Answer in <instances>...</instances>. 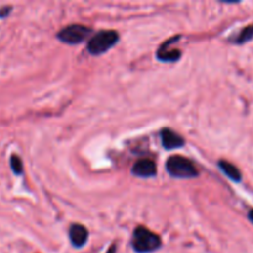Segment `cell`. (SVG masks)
Wrapping results in <instances>:
<instances>
[{
  "label": "cell",
  "mask_w": 253,
  "mask_h": 253,
  "mask_svg": "<svg viewBox=\"0 0 253 253\" xmlns=\"http://www.w3.org/2000/svg\"><path fill=\"white\" fill-rule=\"evenodd\" d=\"M162 245L161 237L145 226H137L132 235V249L137 253H152Z\"/></svg>",
  "instance_id": "6da1fadb"
},
{
  "label": "cell",
  "mask_w": 253,
  "mask_h": 253,
  "mask_svg": "<svg viewBox=\"0 0 253 253\" xmlns=\"http://www.w3.org/2000/svg\"><path fill=\"white\" fill-rule=\"evenodd\" d=\"M166 169L172 177L178 179H190L199 175L197 167L194 163L187 157L175 155L170 156L166 163Z\"/></svg>",
  "instance_id": "7a4b0ae2"
},
{
  "label": "cell",
  "mask_w": 253,
  "mask_h": 253,
  "mask_svg": "<svg viewBox=\"0 0 253 253\" xmlns=\"http://www.w3.org/2000/svg\"><path fill=\"white\" fill-rule=\"evenodd\" d=\"M119 41V34L114 30H101L96 32L88 42V52L94 56L105 53Z\"/></svg>",
  "instance_id": "3957f363"
},
{
  "label": "cell",
  "mask_w": 253,
  "mask_h": 253,
  "mask_svg": "<svg viewBox=\"0 0 253 253\" xmlns=\"http://www.w3.org/2000/svg\"><path fill=\"white\" fill-rule=\"evenodd\" d=\"M91 35V29L84 26V25L73 24L63 27L57 34V39L61 42L67 44H79L89 39Z\"/></svg>",
  "instance_id": "277c9868"
},
{
  "label": "cell",
  "mask_w": 253,
  "mask_h": 253,
  "mask_svg": "<svg viewBox=\"0 0 253 253\" xmlns=\"http://www.w3.org/2000/svg\"><path fill=\"white\" fill-rule=\"evenodd\" d=\"M180 36H174L172 39L167 40L161 44V47L157 51V58L162 62H177L182 56V52L177 48H169V46L174 42L178 41Z\"/></svg>",
  "instance_id": "5b68a950"
},
{
  "label": "cell",
  "mask_w": 253,
  "mask_h": 253,
  "mask_svg": "<svg viewBox=\"0 0 253 253\" xmlns=\"http://www.w3.org/2000/svg\"><path fill=\"white\" fill-rule=\"evenodd\" d=\"M131 172L136 177L151 178L157 174V167H156L155 161H152L151 158H141L132 166Z\"/></svg>",
  "instance_id": "8992f818"
},
{
  "label": "cell",
  "mask_w": 253,
  "mask_h": 253,
  "mask_svg": "<svg viewBox=\"0 0 253 253\" xmlns=\"http://www.w3.org/2000/svg\"><path fill=\"white\" fill-rule=\"evenodd\" d=\"M161 140H162V146L166 150H174L184 146V138L177 132H174L170 128H163L161 131Z\"/></svg>",
  "instance_id": "52a82bcc"
},
{
  "label": "cell",
  "mask_w": 253,
  "mask_h": 253,
  "mask_svg": "<svg viewBox=\"0 0 253 253\" xmlns=\"http://www.w3.org/2000/svg\"><path fill=\"white\" fill-rule=\"evenodd\" d=\"M89 232L85 226L81 224H73L69 229V240H71L72 245L77 249H81L88 241Z\"/></svg>",
  "instance_id": "ba28073f"
},
{
  "label": "cell",
  "mask_w": 253,
  "mask_h": 253,
  "mask_svg": "<svg viewBox=\"0 0 253 253\" xmlns=\"http://www.w3.org/2000/svg\"><path fill=\"white\" fill-rule=\"evenodd\" d=\"M217 165H219V168L222 170V173H225L226 177H229L230 179L234 180V182H241L242 173L240 172V169L236 167V166L227 162V161L225 160L219 161Z\"/></svg>",
  "instance_id": "9c48e42d"
},
{
  "label": "cell",
  "mask_w": 253,
  "mask_h": 253,
  "mask_svg": "<svg viewBox=\"0 0 253 253\" xmlns=\"http://www.w3.org/2000/svg\"><path fill=\"white\" fill-rule=\"evenodd\" d=\"M253 39V25H250V26L245 27L236 37H235L232 41L237 44H242V43H246V42L251 41Z\"/></svg>",
  "instance_id": "30bf717a"
},
{
  "label": "cell",
  "mask_w": 253,
  "mask_h": 253,
  "mask_svg": "<svg viewBox=\"0 0 253 253\" xmlns=\"http://www.w3.org/2000/svg\"><path fill=\"white\" fill-rule=\"evenodd\" d=\"M10 167H11L12 172L16 175H20L24 173V163H22L21 158L16 155H12L10 158Z\"/></svg>",
  "instance_id": "8fae6325"
},
{
  "label": "cell",
  "mask_w": 253,
  "mask_h": 253,
  "mask_svg": "<svg viewBox=\"0 0 253 253\" xmlns=\"http://www.w3.org/2000/svg\"><path fill=\"white\" fill-rule=\"evenodd\" d=\"M11 10H12L11 6L1 7V9H0V17H1V19H4V17H6L7 15H10V12H11Z\"/></svg>",
  "instance_id": "7c38bea8"
},
{
  "label": "cell",
  "mask_w": 253,
  "mask_h": 253,
  "mask_svg": "<svg viewBox=\"0 0 253 253\" xmlns=\"http://www.w3.org/2000/svg\"><path fill=\"white\" fill-rule=\"evenodd\" d=\"M249 219H250V221H251L253 224V209L250 210V211H249Z\"/></svg>",
  "instance_id": "4fadbf2b"
},
{
  "label": "cell",
  "mask_w": 253,
  "mask_h": 253,
  "mask_svg": "<svg viewBox=\"0 0 253 253\" xmlns=\"http://www.w3.org/2000/svg\"><path fill=\"white\" fill-rule=\"evenodd\" d=\"M115 251H116L115 246H113V247H111L110 250H109V252H108V253H115Z\"/></svg>",
  "instance_id": "5bb4252c"
}]
</instances>
